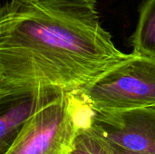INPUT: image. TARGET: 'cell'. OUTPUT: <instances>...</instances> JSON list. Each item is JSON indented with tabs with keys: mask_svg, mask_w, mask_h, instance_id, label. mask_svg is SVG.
Wrapping results in <instances>:
<instances>
[{
	"mask_svg": "<svg viewBox=\"0 0 155 154\" xmlns=\"http://www.w3.org/2000/svg\"><path fill=\"white\" fill-rule=\"evenodd\" d=\"M128 55L96 0H8L0 9V98L40 87L77 93Z\"/></svg>",
	"mask_w": 155,
	"mask_h": 154,
	"instance_id": "1",
	"label": "cell"
},
{
	"mask_svg": "<svg viewBox=\"0 0 155 154\" xmlns=\"http://www.w3.org/2000/svg\"><path fill=\"white\" fill-rule=\"evenodd\" d=\"M91 110L78 93L54 88L4 154H68Z\"/></svg>",
	"mask_w": 155,
	"mask_h": 154,
	"instance_id": "2",
	"label": "cell"
},
{
	"mask_svg": "<svg viewBox=\"0 0 155 154\" xmlns=\"http://www.w3.org/2000/svg\"><path fill=\"white\" fill-rule=\"evenodd\" d=\"M77 93L94 111L155 108V59L132 52Z\"/></svg>",
	"mask_w": 155,
	"mask_h": 154,
	"instance_id": "3",
	"label": "cell"
},
{
	"mask_svg": "<svg viewBox=\"0 0 155 154\" xmlns=\"http://www.w3.org/2000/svg\"><path fill=\"white\" fill-rule=\"evenodd\" d=\"M87 126L114 147L155 154V108L116 112L92 109Z\"/></svg>",
	"mask_w": 155,
	"mask_h": 154,
	"instance_id": "4",
	"label": "cell"
},
{
	"mask_svg": "<svg viewBox=\"0 0 155 154\" xmlns=\"http://www.w3.org/2000/svg\"><path fill=\"white\" fill-rule=\"evenodd\" d=\"M56 87H40L32 92L0 98V154H4L26 122Z\"/></svg>",
	"mask_w": 155,
	"mask_h": 154,
	"instance_id": "5",
	"label": "cell"
},
{
	"mask_svg": "<svg viewBox=\"0 0 155 154\" xmlns=\"http://www.w3.org/2000/svg\"><path fill=\"white\" fill-rule=\"evenodd\" d=\"M133 53L155 59V0H146L132 35Z\"/></svg>",
	"mask_w": 155,
	"mask_h": 154,
	"instance_id": "6",
	"label": "cell"
},
{
	"mask_svg": "<svg viewBox=\"0 0 155 154\" xmlns=\"http://www.w3.org/2000/svg\"><path fill=\"white\" fill-rule=\"evenodd\" d=\"M68 154H114L112 145L87 124L75 136Z\"/></svg>",
	"mask_w": 155,
	"mask_h": 154,
	"instance_id": "7",
	"label": "cell"
},
{
	"mask_svg": "<svg viewBox=\"0 0 155 154\" xmlns=\"http://www.w3.org/2000/svg\"><path fill=\"white\" fill-rule=\"evenodd\" d=\"M113 149H114V154H149V153H139V152H129V151H126V150H124V149H120V148H117V147H114L113 146Z\"/></svg>",
	"mask_w": 155,
	"mask_h": 154,
	"instance_id": "8",
	"label": "cell"
}]
</instances>
